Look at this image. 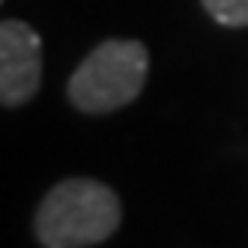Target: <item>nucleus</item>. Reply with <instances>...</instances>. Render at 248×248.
Returning <instances> with one entry per match:
<instances>
[{"instance_id":"obj_1","label":"nucleus","mask_w":248,"mask_h":248,"mask_svg":"<svg viewBox=\"0 0 248 248\" xmlns=\"http://www.w3.org/2000/svg\"><path fill=\"white\" fill-rule=\"evenodd\" d=\"M123 221V203L117 191L90 176H72L51 188L33 227L45 248H90L117 233Z\"/></svg>"},{"instance_id":"obj_2","label":"nucleus","mask_w":248,"mask_h":248,"mask_svg":"<svg viewBox=\"0 0 248 248\" xmlns=\"http://www.w3.org/2000/svg\"><path fill=\"white\" fill-rule=\"evenodd\" d=\"M150 51L138 39H105L66 84L69 102L84 114H111L132 105L147 84Z\"/></svg>"},{"instance_id":"obj_3","label":"nucleus","mask_w":248,"mask_h":248,"mask_svg":"<svg viewBox=\"0 0 248 248\" xmlns=\"http://www.w3.org/2000/svg\"><path fill=\"white\" fill-rule=\"evenodd\" d=\"M42 84V39L27 21L6 18L0 24V102L21 108Z\"/></svg>"},{"instance_id":"obj_4","label":"nucleus","mask_w":248,"mask_h":248,"mask_svg":"<svg viewBox=\"0 0 248 248\" xmlns=\"http://www.w3.org/2000/svg\"><path fill=\"white\" fill-rule=\"evenodd\" d=\"M212 21L221 27H248V0H201Z\"/></svg>"}]
</instances>
